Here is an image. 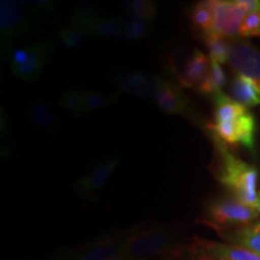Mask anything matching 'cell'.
<instances>
[{"label": "cell", "mask_w": 260, "mask_h": 260, "mask_svg": "<svg viewBox=\"0 0 260 260\" xmlns=\"http://www.w3.org/2000/svg\"><path fill=\"white\" fill-rule=\"evenodd\" d=\"M28 116L32 124L44 132H54L57 129V117L53 109L46 102L35 100L28 106Z\"/></svg>", "instance_id": "obj_19"}, {"label": "cell", "mask_w": 260, "mask_h": 260, "mask_svg": "<svg viewBox=\"0 0 260 260\" xmlns=\"http://www.w3.org/2000/svg\"><path fill=\"white\" fill-rule=\"evenodd\" d=\"M117 260H145V259H138V258H133V256H128V255H124L123 254L121 258L117 259Z\"/></svg>", "instance_id": "obj_30"}, {"label": "cell", "mask_w": 260, "mask_h": 260, "mask_svg": "<svg viewBox=\"0 0 260 260\" xmlns=\"http://www.w3.org/2000/svg\"><path fill=\"white\" fill-rule=\"evenodd\" d=\"M259 212L236 198H222L211 201L206 209V222L217 228H241L258 220Z\"/></svg>", "instance_id": "obj_4"}, {"label": "cell", "mask_w": 260, "mask_h": 260, "mask_svg": "<svg viewBox=\"0 0 260 260\" xmlns=\"http://www.w3.org/2000/svg\"><path fill=\"white\" fill-rule=\"evenodd\" d=\"M71 22L82 25L94 38L121 37L123 22L117 17H105L92 9L79 8L73 14Z\"/></svg>", "instance_id": "obj_8"}, {"label": "cell", "mask_w": 260, "mask_h": 260, "mask_svg": "<svg viewBox=\"0 0 260 260\" xmlns=\"http://www.w3.org/2000/svg\"><path fill=\"white\" fill-rule=\"evenodd\" d=\"M158 76H153L140 70L122 71L117 76V82L123 92L152 100Z\"/></svg>", "instance_id": "obj_12"}, {"label": "cell", "mask_w": 260, "mask_h": 260, "mask_svg": "<svg viewBox=\"0 0 260 260\" xmlns=\"http://www.w3.org/2000/svg\"><path fill=\"white\" fill-rule=\"evenodd\" d=\"M128 8L133 17L151 23L158 15V8L149 0H133L128 3Z\"/></svg>", "instance_id": "obj_25"}, {"label": "cell", "mask_w": 260, "mask_h": 260, "mask_svg": "<svg viewBox=\"0 0 260 260\" xmlns=\"http://www.w3.org/2000/svg\"><path fill=\"white\" fill-rule=\"evenodd\" d=\"M86 90L84 89H73L65 92L59 99V105L65 111L75 117L83 116L86 112Z\"/></svg>", "instance_id": "obj_21"}, {"label": "cell", "mask_w": 260, "mask_h": 260, "mask_svg": "<svg viewBox=\"0 0 260 260\" xmlns=\"http://www.w3.org/2000/svg\"><path fill=\"white\" fill-rule=\"evenodd\" d=\"M219 235L232 245L241 246L260 254V220L233 230H219Z\"/></svg>", "instance_id": "obj_16"}, {"label": "cell", "mask_w": 260, "mask_h": 260, "mask_svg": "<svg viewBox=\"0 0 260 260\" xmlns=\"http://www.w3.org/2000/svg\"><path fill=\"white\" fill-rule=\"evenodd\" d=\"M182 246V235L177 228L168 225L139 226L123 233V252L133 258L168 260Z\"/></svg>", "instance_id": "obj_3"}, {"label": "cell", "mask_w": 260, "mask_h": 260, "mask_svg": "<svg viewBox=\"0 0 260 260\" xmlns=\"http://www.w3.org/2000/svg\"><path fill=\"white\" fill-rule=\"evenodd\" d=\"M228 63L236 75L249 77L260 83V51L251 42L233 39Z\"/></svg>", "instance_id": "obj_7"}, {"label": "cell", "mask_w": 260, "mask_h": 260, "mask_svg": "<svg viewBox=\"0 0 260 260\" xmlns=\"http://www.w3.org/2000/svg\"><path fill=\"white\" fill-rule=\"evenodd\" d=\"M203 40L206 45L207 52H209V58L211 61L218 64L226 63L229 59L230 46H232L233 39L222 37L218 34H210L207 37L203 38Z\"/></svg>", "instance_id": "obj_20"}, {"label": "cell", "mask_w": 260, "mask_h": 260, "mask_svg": "<svg viewBox=\"0 0 260 260\" xmlns=\"http://www.w3.org/2000/svg\"><path fill=\"white\" fill-rule=\"evenodd\" d=\"M89 38V32L82 25L71 22L59 32V40L67 50H75L84 44Z\"/></svg>", "instance_id": "obj_22"}, {"label": "cell", "mask_w": 260, "mask_h": 260, "mask_svg": "<svg viewBox=\"0 0 260 260\" xmlns=\"http://www.w3.org/2000/svg\"><path fill=\"white\" fill-rule=\"evenodd\" d=\"M28 6L24 2L3 0L0 3V31L3 40H12L29 25Z\"/></svg>", "instance_id": "obj_10"}, {"label": "cell", "mask_w": 260, "mask_h": 260, "mask_svg": "<svg viewBox=\"0 0 260 260\" xmlns=\"http://www.w3.org/2000/svg\"><path fill=\"white\" fill-rule=\"evenodd\" d=\"M119 165V159L109 158L96 164L86 176L80 178L76 183V190L83 197H92L105 184L110 175Z\"/></svg>", "instance_id": "obj_13"}, {"label": "cell", "mask_w": 260, "mask_h": 260, "mask_svg": "<svg viewBox=\"0 0 260 260\" xmlns=\"http://www.w3.org/2000/svg\"><path fill=\"white\" fill-rule=\"evenodd\" d=\"M152 102L157 104L159 109L168 115L191 117L189 99L182 87L171 81L158 77Z\"/></svg>", "instance_id": "obj_5"}, {"label": "cell", "mask_w": 260, "mask_h": 260, "mask_svg": "<svg viewBox=\"0 0 260 260\" xmlns=\"http://www.w3.org/2000/svg\"><path fill=\"white\" fill-rule=\"evenodd\" d=\"M191 28L199 37L203 39L207 35L213 34L214 16L212 0L209 2H199L193 6L189 14Z\"/></svg>", "instance_id": "obj_18"}, {"label": "cell", "mask_w": 260, "mask_h": 260, "mask_svg": "<svg viewBox=\"0 0 260 260\" xmlns=\"http://www.w3.org/2000/svg\"><path fill=\"white\" fill-rule=\"evenodd\" d=\"M213 119L207 123L211 138L224 145L242 146L253 151L255 146V118L253 113L223 92L214 94Z\"/></svg>", "instance_id": "obj_1"}, {"label": "cell", "mask_w": 260, "mask_h": 260, "mask_svg": "<svg viewBox=\"0 0 260 260\" xmlns=\"http://www.w3.org/2000/svg\"><path fill=\"white\" fill-rule=\"evenodd\" d=\"M226 83L225 71L223 70L222 65L211 61V71L205 86L201 88L199 93L207 94V95H214V94L223 92V87Z\"/></svg>", "instance_id": "obj_23"}, {"label": "cell", "mask_w": 260, "mask_h": 260, "mask_svg": "<svg viewBox=\"0 0 260 260\" xmlns=\"http://www.w3.org/2000/svg\"><path fill=\"white\" fill-rule=\"evenodd\" d=\"M255 210L258 211L260 214V190L258 191V203H256V205H255Z\"/></svg>", "instance_id": "obj_31"}, {"label": "cell", "mask_w": 260, "mask_h": 260, "mask_svg": "<svg viewBox=\"0 0 260 260\" xmlns=\"http://www.w3.org/2000/svg\"><path fill=\"white\" fill-rule=\"evenodd\" d=\"M168 260H220L210 253L205 252L194 241L190 245L182 246L176 253H174Z\"/></svg>", "instance_id": "obj_26"}, {"label": "cell", "mask_w": 260, "mask_h": 260, "mask_svg": "<svg viewBox=\"0 0 260 260\" xmlns=\"http://www.w3.org/2000/svg\"><path fill=\"white\" fill-rule=\"evenodd\" d=\"M211 71V60L199 50H193L178 71L177 84L182 88H193L200 92Z\"/></svg>", "instance_id": "obj_9"}, {"label": "cell", "mask_w": 260, "mask_h": 260, "mask_svg": "<svg viewBox=\"0 0 260 260\" xmlns=\"http://www.w3.org/2000/svg\"><path fill=\"white\" fill-rule=\"evenodd\" d=\"M113 102L111 96H107L102 92H95V90H86V112L96 111V110L104 109Z\"/></svg>", "instance_id": "obj_28"}, {"label": "cell", "mask_w": 260, "mask_h": 260, "mask_svg": "<svg viewBox=\"0 0 260 260\" xmlns=\"http://www.w3.org/2000/svg\"><path fill=\"white\" fill-rule=\"evenodd\" d=\"M123 254V233L103 235L75 252L77 260H117Z\"/></svg>", "instance_id": "obj_11"}, {"label": "cell", "mask_w": 260, "mask_h": 260, "mask_svg": "<svg viewBox=\"0 0 260 260\" xmlns=\"http://www.w3.org/2000/svg\"><path fill=\"white\" fill-rule=\"evenodd\" d=\"M57 260H77L76 255H75V252L70 253V254H65L63 256H60V258H58Z\"/></svg>", "instance_id": "obj_29"}, {"label": "cell", "mask_w": 260, "mask_h": 260, "mask_svg": "<svg viewBox=\"0 0 260 260\" xmlns=\"http://www.w3.org/2000/svg\"><path fill=\"white\" fill-rule=\"evenodd\" d=\"M233 99L246 107L260 105V83L249 77L236 75L230 84Z\"/></svg>", "instance_id": "obj_17"}, {"label": "cell", "mask_w": 260, "mask_h": 260, "mask_svg": "<svg viewBox=\"0 0 260 260\" xmlns=\"http://www.w3.org/2000/svg\"><path fill=\"white\" fill-rule=\"evenodd\" d=\"M52 52V47L50 44H34L30 45V56L28 60L21 67L15 68L12 70V74L18 79L32 82L38 80L45 67H46L48 59H50Z\"/></svg>", "instance_id": "obj_14"}, {"label": "cell", "mask_w": 260, "mask_h": 260, "mask_svg": "<svg viewBox=\"0 0 260 260\" xmlns=\"http://www.w3.org/2000/svg\"><path fill=\"white\" fill-rule=\"evenodd\" d=\"M149 22L142 21V19L133 17L126 21L122 25L121 37L128 41H139L145 37H147L149 32Z\"/></svg>", "instance_id": "obj_24"}, {"label": "cell", "mask_w": 260, "mask_h": 260, "mask_svg": "<svg viewBox=\"0 0 260 260\" xmlns=\"http://www.w3.org/2000/svg\"><path fill=\"white\" fill-rule=\"evenodd\" d=\"M211 139L217 154L216 178L232 191L234 198L255 209L258 203V170L235 157L219 140Z\"/></svg>", "instance_id": "obj_2"}, {"label": "cell", "mask_w": 260, "mask_h": 260, "mask_svg": "<svg viewBox=\"0 0 260 260\" xmlns=\"http://www.w3.org/2000/svg\"><path fill=\"white\" fill-rule=\"evenodd\" d=\"M214 34L232 39L239 34L240 27L247 15L240 0H212Z\"/></svg>", "instance_id": "obj_6"}, {"label": "cell", "mask_w": 260, "mask_h": 260, "mask_svg": "<svg viewBox=\"0 0 260 260\" xmlns=\"http://www.w3.org/2000/svg\"><path fill=\"white\" fill-rule=\"evenodd\" d=\"M239 35L242 38L260 37V8L248 12L243 18Z\"/></svg>", "instance_id": "obj_27"}, {"label": "cell", "mask_w": 260, "mask_h": 260, "mask_svg": "<svg viewBox=\"0 0 260 260\" xmlns=\"http://www.w3.org/2000/svg\"><path fill=\"white\" fill-rule=\"evenodd\" d=\"M193 241L205 252L210 253L211 255L220 260H260V254L251 249L243 248L241 246L210 241V240L199 239V237H195Z\"/></svg>", "instance_id": "obj_15"}]
</instances>
